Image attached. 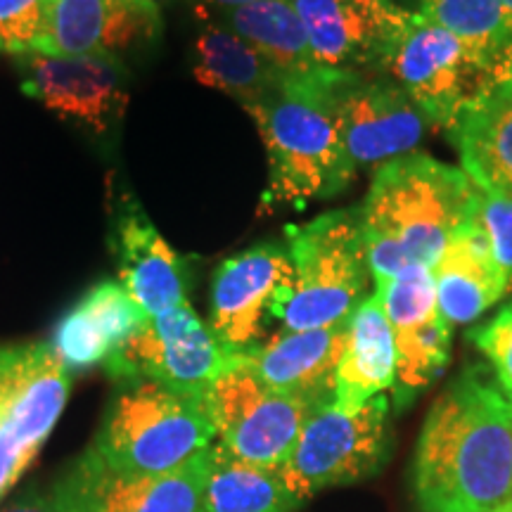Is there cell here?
<instances>
[{
  "label": "cell",
  "instance_id": "6da1fadb",
  "mask_svg": "<svg viewBox=\"0 0 512 512\" xmlns=\"http://www.w3.org/2000/svg\"><path fill=\"white\" fill-rule=\"evenodd\" d=\"M411 479L420 512H491L512 498V401L482 368L432 403Z\"/></svg>",
  "mask_w": 512,
  "mask_h": 512
},
{
  "label": "cell",
  "instance_id": "7a4b0ae2",
  "mask_svg": "<svg viewBox=\"0 0 512 512\" xmlns=\"http://www.w3.org/2000/svg\"><path fill=\"white\" fill-rule=\"evenodd\" d=\"M477 200L479 188L463 169L422 152L377 166L358 209L375 283L415 266L432 268Z\"/></svg>",
  "mask_w": 512,
  "mask_h": 512
},
{
  "label": "cell",
  "instance_id": "3957f363",
  "mask_svg": "<svg viewBox=\"0 0 512 512\" xmlns=\"http://www.w3.org/2000/svg\"><path fill=\"white\" fill-rule=\"evenodd\" d=\"M354 76L325 81H287L249 107L268 155V188L261 211L304 209L311 200H328L354 178L342 143L337 95Z\"/></svg>",
  "mask_w": 512,
  "mask_h": 512
},
{
  "label": "cell",
  "instance_id": "277c9868",
  "mask_svg": "<svg viewBox=\"0 0 512 512\" xmlns=\"http://www.w3.org/2000/svg\"><path fill=\"white\" fill-rule=\"evenodd\" d=\"M285 235L292 275L275 294L268 318L285 332L347 323L370 275L358 209L328 211L304 226H287Z\"/></svg>",
  "mask_w": 512,
  "mask_h": 512
},
{
  "label": "cell",
  "instance_id": "5b68a950",
  "mask_svg": "<svg viewBox=\"0 0 512 512\" xmlns=\"http://www.w3.org/2000/svg\"><path fill=\"white\" fill-rule=\"evenodd\" d=\"M202 396L140 382L112 403L93 448L107 465L136 475H169L214 444Z\"/></svg>",
  "mask_w": 512,
  "mask_h": 512
},
{
  "label": "cell",
  "instance_id": "8992f818",
  "mask_svg": "<svg viewBox=\"0 0 512 512\" xmlns=\"http://www.w3.org/2000/svg\"><path fill=\"white\" fill-rule=\"evenodd\" d=\"M389 453V401L380 394L358 411L335 401L313 408L280 477L299 503L330 486L363 482L380 470Z\"/></svg>",
  "mask_w": 512,
  "mask_h": 512
},
{
  "label": "cell",
  "instance_id": "52a82bcc",
  "mask_svg": "<svg viewBox=\"0 0 512 512\" xmlns=\"http://www.w3.org/2000/svg\"><path fill=\"white\" fill-rule=\"evenodd\" d=\"M242 363V351L226 347L190 304H181L147 318L143 328L107 358L105 370L114 380L155 382L174 392L202 396Z\"/></svg>",
  "mask_w": 512,
  "mask_h": 512
},
{
  "label": "cell",
  "instance_id": "ba28073f",
  "mask_svg": "<svg viewBox=\"0 0 512 512\" xmlns=\"http://www.w3.org/2000/svg\"><path fill=\"white\" fill-rule=\"evenodd\" d=\"M216 441L247 463L280 470L290 458L313 406L275 394L245 363L202 394Z\"/></svg>",
  "mask_w": 512,
  "mask_h": 512
},
{
  "label": "cell",
  "instance_id": "9c48e42d",
  "mask_svg": "<svg viewBox=\"0 0 512 512\" xmlns=\"http://www.w3.org/2000/svg\"><path fill=\"white\" fill-rule=\"evenodd\" d=\"M387 72L430 126L453 131L467 105L486 88L484 69L463 43L411 12L387 62Z\"/></svg>",
  "mask_w": 512,
  "mask_h": 512
},
{
  "label": "cell",
  "instance_id": "30bf717a",
  "mask_svg": "<svg viewBox=\"0 0 512 512\" xmlns=\"http://www.w3.org/2000/svg\"><path fill=\"white\" fill-rule=\"evenodd\" d=\"M207 451L169 475L119 472L91 446L50 491L60 512H204Z\"/></svg>",
  "mask_w": 512,
  "mask_h": 512
},
{
  "label": "cell",
  "instance_id": "8fae6325",
  "mask_svg": "<svg viewBox=\"0 0 512 512\" xmlns=\"http://www.w3.org/2000/svg\"><path fill=\"white\" fill-rule=\"evenodd\" d=\"M320 67L337 74L387 72L411 12L389 0H292Z\"/></svg>",
  "mask_w": 512,
  "mask_h": 512
},
{
  "label": "cell",
  "instance_id": "7c38bea8",
  "mask_svg": "<svg viewBox=\"0 0 512 512\" xmlns=\"http://www.w3.org/2000/svg\"><path fill=\"white\" fill-rule=\"evenodd\" d=\"M22 91L60 117L105 133L128 102L126 67L117 55H19Z\"/></svg>",
  "mask_w": 512,
  "mask_h": 512
},
{
  "label": "cell",
  "instance_id": "4fadbf2b",
  "mask_svg": "<svg viewBox=\"0 0 512 512\" xmlns=\"http://www.w3.org/2000/svg\"><path fill=\"white\" fill-rule=\"evenodd\" d=\"M375 297L394 332L399 384L411 392L427 387L451 358V325L439 311L432 271L415 266L377 280Z\"/></svg>",
  "mask_w": 512,
  "mask_h": 512
},
{
  "label": "cell",
  "instance_id": "5bb4252c",
  "mask_svg": "<svg viewBox=\"0 0 512 512\" xmlns=\"http://www.w3.org/2000/svg\"><path fill=\"white\" fill-rule=\"evenodd\" d=\"M337 117L354 169L408 155L430 126L399 83L368 76L344 83L337 95Z\"/></svg>",
  "mask_w": 512,
  "mask_h": 512
},
{
  "label": "cell",
  "instance_id": "9a60e30c",
  "mask_svg": "<svg viewBox=\"0 0 512 512\" xmlns=\"http://www.w3.org/2000/svg\"><path fill=\"white\" fill-rule=\"evenodd\" d=\"M290 275V254L278 242L252 247L223 261L211 285V332L235 351L252 347L264 332L275 294L287 285Z\"/></svg>",
  "mask_w": 512,
  "mask_h": 512
},
{
  "label": "cell",
  "instance_id": "2e32d148",
  "mask_svg": "<svg viewBox=\"0 0 512 512\" xmlns=\"http://www.w3.org/2000/svg\"><path fill=\"white\" fill-rule=\"evenodd\" d=\"M112 249L121 287L147 318L188 304L183 256L162 238L136 197H124L119 204Z\"/></svg>",
  "mask_w": 512,
  "mask_h": 512
},
{
  "label": "cell",
  "instance_id": "e0dca14e",
  "mask_svg": "<svg viewBox=\"0 0 512 512\" xmlns=\"http://www.w3.org/2000/svg\"><path fill=\"white\" fill-rule=\"evenodd\" d=\"M347 330L349 320L318 330H283L264 344H252L242 356L245 366L271 392L316 408L335 396V373L347 344Z\"/></svg>",
  "mask_w": 512,
  "mask_h": 512
},
{
  "label": "cell",
  "instance_id": "ac0fdd59",
  "mask_svg": "<svg viewBox=\"0 0 512 512\" xmlns=\"http://www.w3.org/2000/svg\"><path fill=\"white\" fill-rule=\"evenodd\" d=\"M72 373L46 344L15 401L0 418V501L15 489L67 406Z\"/></svg>",
  "mask_w": 512,
  "mask_h": 512
},
{
  "label": "cell",
  "instance_id": "d6986e66",
  "mask_svg": "<svg viewBox=\"0 0 512 512\" xmlns=\"http://www.w3.org/2000/svg\"><path fill=\"white\" fill-rule=\"evenodd\" d=\"M162 17L133 0H50L46 34L36 53L81 57L117 55L157 36Z\"/></svg>",
  "mask_w": 512,
  "mask_h": 512
},
{
  "label": "cell",
  "instance_id": "ffe728a7",
  "mask_svg": "<svg viewBox=\"0 0 512 512\" xmlns=\"http://www.w3.org/2000/svg\"><path fill=\"white\" fill-rule=\"evenodd\" d=\"M430 271L439 311L448 325L472 323L508 294V280L496 264L475 211L448 238Z\"/></svg>",
  "mask_w": 512,
  "mask_h": 512
},
{
  "label": "cell",
  "instance_id": "44dd1931",
  "mask_svg": "<svg viewBox=\"0 0 512 512\" xmlns=\"http://www.w3.org/2000/svg\"><path fill=\"white\" fill-rule=\"evenodd\" d=\"M147 316L128 297L121 283L95 285L83 299L57 323L53 349L69 373L105 366L107 358L117 351L128 337L143 328Z\"/></svg>",
  "mask_w": 512,
  "mask_h": 512
},
{
  "label": "cell",
  "instance_id": "7402d4cb",
  "mask_svg": "<svg viewBox=\"0 0 512 512\" xmlns=\"http://www.w3.org/2000/svg\"><path fill=\"white\" fill-rule=\"evenodd\" d=\"M460 169L479 190L512 192V79L484 88L451 131Z\"/></svg>",
  "mask_w": 512,
  "mask_h": 512
},
{
  "label": "cell",
  "instance_id": "603a6c76",
  "mask_svg": "<svg viewBox=\"0 0 512 512\" xmlns=\"http://www.w3.org/2000/svg\"><path fill=\"white\" fill-rule=\"evenodd\" d=\"M392 387H396L394 332L380 299L373 294L363 299L349 318L332 401L344 411H358Z\"/></svg>",
  "mask_w": 512,
  "mask_h": 512
},
{
  "label": "cell",
  "instance_id": "cb8c5ba5",
  "mask_svg": "<svg viewBox=\"0 0 512 512\" xmlns=\"http://www.w3.org/2000/svg\"><path fill=\"white\" fill-rule=\"evenodd\" d=\"M223 27L245 38L287 81H325L337 76L313 57L304 22L292 0H254L228 8L223 10Z\"/></svg>",
  "mask_w": 512,
  "mask_h": 512
},
{
  "label": "cell",
  "instance_id": "d4e9b609",
  "mask_svg": "<svg viewBox=\"0 0 512 512\" xmlns=\"http://www.w3.org/2000/svg\"><path fill=\"white\" fill-rule=\"evenodd\" d=\"M195 57L197 81L235 98L245 110L259 105L283 83V76L259 50L223 24L209 22L200 31Z\"/></svg>",
  "mask_w": 512,
  "mask_h": 512
},
{
  "label": "cell",
  "instance_id": "484cf974",
  "mask_svg": "<svg viewBox=\"0 0 512 512\" xmlns=\"http://www.w3.org/2000/svg\"><path fill=\"white\" fill-rule=\"evenodd\" d=\"M202 501L204 512H294L302 505L278 470L235 458L216 439L207 448Z\"/></svg>",
  "mask_w": 512,
  "mask_h": 512
},
{
  "label": "cell",
  "instance_id": "4316f807",
  "mask_svg": "<svg viewBox=\"0 0 512 512\" xmlns=\"http://www.w3.org/2000/svg\"><path fill=\"white\" fill-rule=\"evenodd\" d=\"M415 12L456 36L484 69L486 88L494 86L510 60L503 0H420Z\"/></svg>",
  "mask_w": 512,
  "mask_h": 512
},
{
  "label": "cell",
  "instance_id": "83f0119b",
  "mask_svg": "<svg viewBox=\"0 0 512 512\" xmlns=\"http://www.w3.org/2000/svg\"><path fill=\"white\" fill-rule=\"evenodd\" d=\"M50 0H0V53H36L46 34Z\"/></svg>",
  "mask_w": 512,
  "mask_h": 512
},
{
  "label": "cell",
  "instance_id": "f1b7e54d",
  "mask_svg": "<svg viewBox=\"0 0 512 512\" xmlns=\"http://www.w3.org/2000/svg\"><path fill=\"white\" fill-rule=\"evenodd\" d=\"M475 216L479 226L484 228L489 238L491 252L498 268H501L505 280H508V292L512 290V195L508 192L479 190V200L475 207Z\"/></svg>",
  "mask_w": 512,
  "mask_h": 512
},
{
  "label": "cell",
  "instance_id": "f546056e",
  "mask_svg": "<svg viewBox=\"0 0 512 512\" xmlns=\"http://www.w3.org/2000/svg\"><path fill=\"white\" fill-rule=\"evenodd\" d=\"M470 339L489 358L498 387L512 401V304L498 311L482 328L472 330Z\"/></svg>",
  "mask_w": 512,
  "mask_h": 512
},
{
  "label": "cell",
  "instance_id": "4dcf8cb0",
  "mask_svg": "<svg viewBox=\"0 0 512 512\" xmlns=\"http://www.w3.org/2000/svg\"><path fill=\"white\" fill-rule=\"evenodd\" d=\"M46 342L41 344H19V347H0V418L15 401L19 389L24 387L31 370L41 358V351Z\"/></svg>",
  "mask_w": 512,
  "mask_h": 512
},
{
  "label": "cell",
  "instance_id": "1f68e13d",
  "mask_svg": "<svg viewBox=\"0 0 512 512\" xmlns=\"http://www.w3.org/2000/svg\"><path fill=\"white\" fill-rule=\"evenodd\" d=\"M0 512H60L50 494H41V491H29V494L19 496L15 503Z\"/></svg>",
  "mask_w": 512,
  "mask_h": 512
},
{
  "label": "cell",
  "instance_id": "d6a6232c",
  "mask_svg": "<svg viewBox=\"0 0 512 512\" xmlns=\"http://www.w3.org/2000/svg\"><path fill=\"white\" fill-rule=\"evenodd\" d=\"M503 12H505V22H508V34H510V60H508V64H505L503 74L498 76L496 83L512 79V0H503Z\"/></svg>",
  "mask_w": 512,
  "mask_h": 512
},
{
  "label": "cell",
  "instance_id": "836d02e7",
  "mask_svg": "<svg viewBox=\"0 0 512 512\" xmlns=\"http://www.w3.org/2000/svg\"><path fill=\"white\" fill-rule=\"evenodd\" d=\"M133 3H138L140 8L150 12V15L162 17V8H164L166 3H169V0H133Z\"/></svg>",
  "mask_w": 512,
  "mask_h": 512
},
{
  "label": "cell",
  "instance_id": "e575fe53",
  "mask_svg": "<svg viewBox=\"0 0 512 512\" xmlns=\"http://www.w3.org/2000/svg\"><path fill=\"white\" fill-rule=\"evenodd\" d=\"M207 3L216 5V8H221V10H228V8H240V5L254 3V0H207Z\"/></svg>",
  "mask_w": 512,
  "mask_h": 512
},
{
  "label": "cell",
  "instance_id": "d590c367",
  "mask_svg": "<svg viewBox=\"0 0 512 512\" xmlns=\"http://www.w3.org/2000/svg\"><path fill=\"white\" fill-rule=\"evenodd\" d=\"M491 512H512V498H508V501H503L498 508H494Z\"/></svg>",
  "mask_w": 512,
  "mask_h": 512
},
{
  "label": "cell",
  "instance_id": "8d00e7d4",
  "mask_svg": "<svg viewBox=\"0 0 512 512\" xmlns=\"http://www.w3.org/2000/svg\"><path fill=\"white\" fill-rule=\"evenodd\" d=\"M510 195H512V192H510Z\"/></svg>",
  "mask_w": 512,
  "mask_h": 512
}]
</instances>
